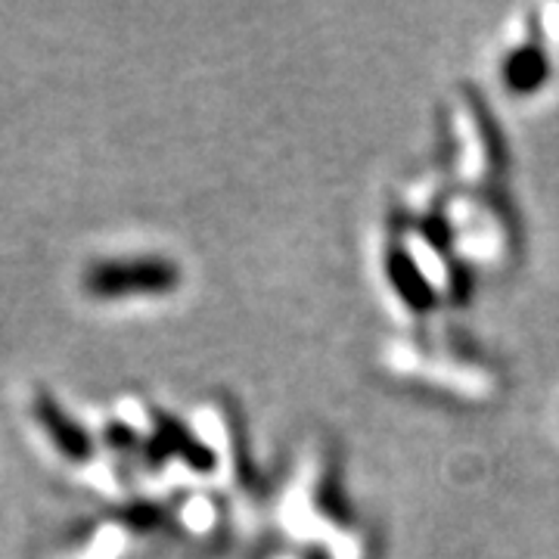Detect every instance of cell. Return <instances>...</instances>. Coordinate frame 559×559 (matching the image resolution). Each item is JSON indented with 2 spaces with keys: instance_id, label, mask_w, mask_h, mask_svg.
Instances as JSON below:
<instances>
[{
  "instance_id": "1",
  "label": "cell",
  "mask_w": 559,
  "mask_h": 559,
  "mask_svg": "<svg viewBox=\"0 0 559 559\" xmlns=\"http://www.w3.org/2000/svg\"><path fill=\"white\" fill-rule=\"evenodd\" d=\"M180 286V267L171 259H103L84 271V289L94 299L124 296H165Z\"/></svg>"
},
{
  "instance_id": "2",
  "label": "cell",
  "mask_w": 559,
  "mask_h": 559,
  "mask_svg": "<svg viewBox=\"0 0 559 559\" xmlns=\"http://www.w3.org/2000/svg\"><path fill=\"white\" fill-rule=\"evenodd\" d=\"M35 417H38L44 436L53 441V448L69 463H91L94 460V454H97L94 436L47 389L35 392Z\"/></svg>"
},
{
  "instance_id": "3",
  "label": "cell",
  "mask_w": 559,
  "mask_h": 559,
  "mask_svg": "<svg viewBox=\"0 0 559 559\" xmlns=\"http://www.w3.org/2000/svg\"><path fill=\"white\" fill-rule=\"evenodd\" d=\"M544 79H547V60L538 47H520L503 62V81L520 94L538 91Z\"/></svg>"
}]
</instances>
